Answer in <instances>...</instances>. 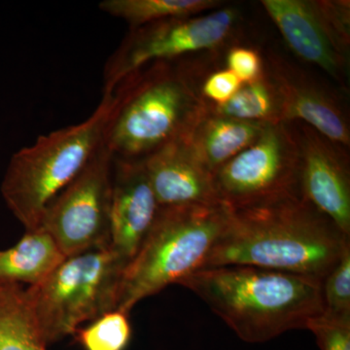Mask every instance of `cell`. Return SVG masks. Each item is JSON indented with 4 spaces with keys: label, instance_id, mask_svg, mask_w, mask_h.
I'll list each match as a JSON object with an SVG mask.
<instances>
[{
    "label": "cell",
    "instance_id": "ba28073f",
    "mask_svg": "<svg viewBox=\"0 0 350 350\" xmlns=\"http://www.w3.org/2000/svg\"><path fill=\"white\" fill-rule=\"evenodd\" d=\"M300 155L290 124H267L256 142L213 174L221 204L231 209L300 196Z\"/></svg>",
    "mask_w": 350,
    "mask_h": 350
},
{
    "label": "cell",
    "instance_id": "d6986e66",
    "mask_svg": "<svg viewBox=\"0 0 350 350\" xmlns=\"http://www.w3.org/2000/svg\"><path fill=\"white\" fill-rule=\"evenodd\" d=\"M208 109L220 116L253 123H283L280 94L266 71L257 81L243 84L227 103Z\"/></svg>",
    "mask_w": 350,
    "mask_h": 350
},
{
    "label": "cell",
    "instance_id": "4fadbf2b",
    "mask_svg": "<svg viewBox=\"0 0 350 350\" xmlns=\"http://www.w3.org/2000/svg\"><path fill=\"white\" fill-rule=\"evenodd\" d=\"M159 206L142 160L113 159L110 247L129 264L150 231Z\"/></svg>",
    "mask_w": 350,
    "mask_h": 350
},
{
    "label": "cell",
    "instance_id": "52a82bcc",
    "mask_svg": "<svg viewBox=\"0 0 350 350\" xmlns=\"http://www.w3.org/2000/svg\"><path fill=\"white\" fill-rule=\"evenodd\" d=\"M239 23L238 9L227 6L130 29L105 64L103 94H113L128 76L156 62L176 61L197 53L219 54L232 45Z\"/></svg>",
    "mask_w": 350,
    "mask_h": 350
},
{
    "label": "cell",
    "instance_id": "7402d4cb",
    "mask_svg": "<svg viewBox=\"0 0 350 350\" xmlns=\"http://www.w3.org/2000/svg\"><path fill=\"white\" fill-rule=\"evenodd\" d=\"M243 85L227 68L206 70L204 66L200 78V91L208 107H218L227 103Z\"/></svg>",
    "mask_w": 350,
    "mask_h": 350
},
{
    "label": "cell",
    "instance_id": "7c38bea8",
    "mask_svg": "<svg viewBox=\"0 0 350 350\" xmlns=\"http://www.w3.org/2000/svg\"><path fill=\"white\" fill-rule=\"evenodd\" d=\"M264 63L280 94L283 123L301 122L349 149V114L340 98L282 57L271 54Z\"/></svg>",
    "mask_w": 350,
    "mask_h": 350
},
{
    "label": "cell",
    "instance_id": "6da1fadb",
    "mask_svg": "<svg viewBox=\"0 0 350 350\" xmlns=\"http://www.w3.org/2000/svg\"><path fill=\"white\" fill-rule=\"evenodd\" d=\"M349 248L350 238L297 196L231 209L204 269L256 267L323 282Z\"/></svg>",
    "mask_w": 350,
    "mask_h": 350
},
{
    "label": "cell",
    "instance_id": "5b68a950",
    "mask_svg": "<svg viewBox=\"0 0 350 350\" xmlns=\"http://www.w3.org/2000/svg\"><path fill=\"white\" fill-rule=\"evenodd\" d=\"M113 94H103L93 114L81 122L38 137L14 153L0 192L25 231L36 229L48 204L75 178L103 142Z\"/></svg>",
    "mask_w": 350,
    "mask_h": 350
},
{
    "label": "cell",
    "instance_id": "8992f818",
    "mask_svg": "<svg viewBox=\"0 0 350 350\" xmlns=\"http://www.w3.org/2000/svg\"><path fill=\"white\" fill-rule=\"evenodd\" d=\"M126 262L110 245L66 257L25 296L48 345L75 335L80 324L117 308Z\"/></svg>",
    "mask_w": 350,
    "mask_h": 350
},
{
    "label": "cell",
    "instance_id": "277c9868",
    "mask_svg": "<svg viewBox=\"0 0 350 350\" xmlns=\"http://www.w3.org/2000/svg\"><path fill=\"white\" fill-rule=\"evenodd\" d=\"M224 204L160 206L135 256L124 269L116 310L133 306L204 269L229 222Z\"/></svg>",
    "mask_w": 350,
    "mask_h": 350
},
{
    "label": "cell",
    "instance_id": "d4e9b609",
    "mask_svg": "<svg viewBox=\"0 0 350 350\" xmlns=\"http://www.w3.org/2000/svg\"><path fill=\"white\" fill-rule=\"evenodd\" d=\"M2 285H3V282H0V291H1Z\"/></svg>",
    "mask_w": 350,
    "mask_h": 350
},
{
    "label": "cell",
    "instance_id": "44dd1931",
    "mask_svg": "<svg viewBox=\"0 0 350 350\" xmlns=\"http://www.w3.org/2000/svg\"><path fill=\"white\" fill-rule=\"evenodd\" d=\"M324 314L350 320V248L322 282Z\"/></svg>",
    "mask_w": 350,
    "mask_h": 350
},
{
    "label": "cell",
    "instance_id": "9c48e42d",
    "mask_svg": "<svg viewBox=\"0 0 350 350\" xmlns=\"http://www.w3.org/2000/svg\"><path fill=\"white\" fill-rule=\"evenodd\" d=\"M113 159L103 142L44 211L39 227L54 239L66 257L110 245Z\"/></svg>",
    "mask_w": 350,
    "mask_h": 350
},
{
    "label": "cell",
    "instance_id": "ffe728a7",
    "mask_svg": "<svg viewBox=\"0 0 350 350\" xmlns=\"http://www.w3.org/2000/svg\"><path fill=\"white\" fill-rule=\"evenodd\" d=\"M76 335L85 350H126L131 338L129 314L118 310L105 313Z\"/></svg>",
    "mask_w": 350,
    "mask_h": 350
},
{
    "label": "cell",
    "instance_id": "cb8c5ba5",
    "mask_svg": "<svg viewBox=\"0 0 350 350\" xmlns=\"http://www.w3.org/2000/svg\"><path fill=\"white\" fill-rule=\"evenodd\" d=\"M226 68L230 69L243 84L257 81L265 73L264 59L259 51L232 44L225 54Z\"/></svg>",
    "mask_w": 350,
    "mask_h": 350
},
{
    "label": "cell",
    "instance_id": "2e32d148",
    "mask_svg": "<svg viewBox=\"0 0 350 350\" xmlns=\"http://www.w3.org/2000/svg\"><path fill=\"white\" fill-rule=\"evenodd\" d=\"M66 256L54 239L41 227L25 234L12 247L0 250V282H42Z\"/></svg>",
    "mask_w": 350,
    "mask_h": 350
},
{
    "label": "cell",
    "instance_id": "8fae6325",
    "mask_svg": "<svg viewBox=\"0 0 350 350\" xmlns=\"http://www.w3.org/2000/svg\"><path fill=\"white\" fill-rule=\"evenodd\" d=\"M290 125L300 155L301 197L350 238L349 149L301 122Z\"/></svg>",
    "mask_w": 350,
    "mask_h": 350
},
{
    "label": "cell",
    "instance_id": "3957f363",
    "mask_svg": "<svg viewBox=\"0 0 350 350\" xmlns=\"http://www.w3.org/2000/svg\"><path fill=\"white\" fill-rule=\"evenodd\" d=\"M178 285L197 295L250 344L306 329L324 312L322 282L256 267L202 269Z\"/></svg>",
    "mask_w": 350,
    "mask_h": 350
},
{
    "label": "cell",
    "instance_id": "ac0fdd59",
    "mask_svg": "<svg viewBox=\"0 0 350 350\" xmlns=\"http://www.w3.org/2000/svg\"><path fill=\"white\" fill-rule=\"evenodd\" d=\"M221 3L219 0H103L98 6L137 29L170 18L202 15L220 8Z\"/></svg>",
    "mask_w": 350,
    "mask_h": 350
},
{
    "label": "cell",
    "instance_id": "7a4b0ae2",
    "mask_svg": "<svg viewBox=\"0 0 350 350\" xmlns=\"http://www.w3.org/2000/svg\"><path fill=\"white\" fill-rule=\"evenodd\" d=\"M204 68L192 57L156 62L120 83L103 135L113 156L142 160L187 137L208 112L200 91Z\"/></svg>",
    "mask_w": 350,
    "mask_h": 350
},
{
    "label": "cell",
    "instance_id": "30bf717a",
    "mask_svg": "<svg viewBox=\"0 0 350 350\" xmlns=\"http://www.w3.org/2000/svg\"><path fill=\"white\" fill-rule=\"evenodd\" d=\"M288 47L347 87L349 75V0H262Z\"/></svg>",
    "mask_w": 350,
    "mask_h": 350
},
{
    "label": "cell",
    "instance_id": "603a6c76",
    "mask_svg": "<svg viewBox=\"0 0 350 350\" xmlns=\"http://www.w3.org/2000/svg\"><path fill=\"white\" fill-rule=\"evenodd\" d=\"M320 350H350V320L332 319L322 313L308 323Z\"/></svg>",
    "mask_w": 350,
    "mask_h": 350
},
{
    "label": "cell",
    "instance_id": "9a60e30c",
    "mask_svg": "<svg viewBox=\"0 0 350 350\" xmlns=\"http://www.w3.org/2000/svg\"><path fill=\"white\" fill-rule=\"evenodd\" d=\"M265 124L220 116L208 109L186 139L198 160L213 174L256 142Z\"/></svg>",
    "mask_w": 350,
    "mask_h": 350
},
{
    "label": "cell",
    "instance_id": "5bb4252c",
    "mask_svg": "<svg viewBox=\"0 0 350 350\" xmlns=\"http://www.w3.org/2000/svg\"><path fill=\"white\" fill-rule=\"evenodd\" d=\"M160 206L221 204L213 174L198 160L185 137L142 159Z\"/></svg>",
    "mask_w": 350,
    "mask_h": 350
},
{
    "label": "cell",
    "instance_id": "e0dca14e",
    "mask_svg": "<svg viewBox=\"0 0 350 350\" xmlns=\"http://www.w3.org/2000/svg\"><path fill=\"white\" fill-rule=\"evenodd\" d=\"M25 289L3 282L0 291V350H46L47 347Z\"/></svg>",
    "mask_w": 350,
    "mask_h": 350
}]
</instances>
